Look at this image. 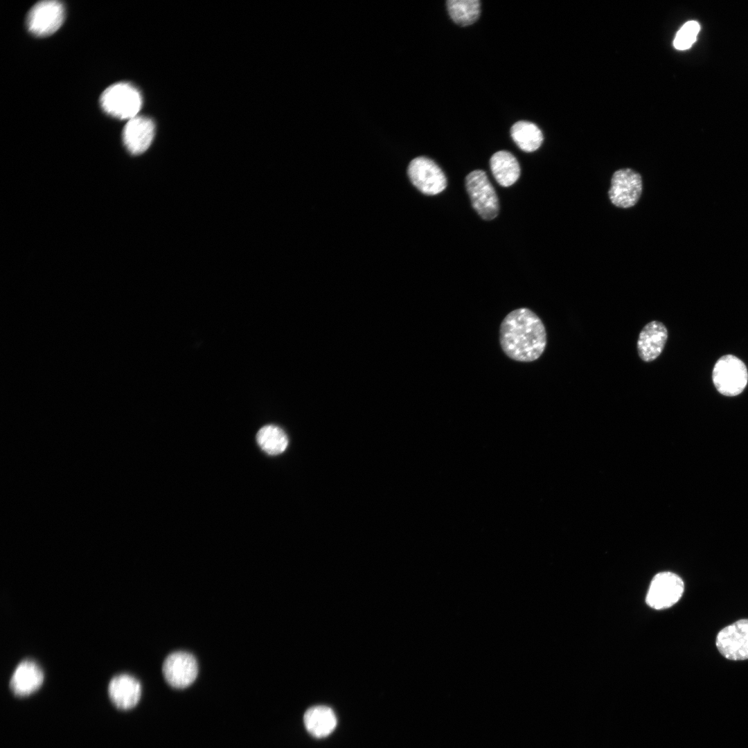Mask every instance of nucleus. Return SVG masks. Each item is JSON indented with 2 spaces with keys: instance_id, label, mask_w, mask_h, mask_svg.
I'll return each instance as SVG.
<instances>
[{
  "instance_id": "nucleus-7",
  "label": "nucleus",
  "mask_w": 748,
  "mask_h": 748,
  "mask_svg": "<svg viewBox=\"0 0 748 748\" xmlns=\"http://www.w3.org/2000/svg\"><path fill=\"white\" fill-rule=\"evenodd\" d=\"M64 19V8L57 1H43L36 3L27 18L29 31L39 37L48 36L59 29Z\"/></svg>"
},
{
  "instance_id": "nucleus-6",
  "label": "nucleus",
  "mask_w": 748,
  "mask_h": 748,
  "mask_svg": "<svg viewBox=\"0 0 748 748\" xmlns=\"http://www.w3.org/2000/svg\"><path fill=\"white\" fill-rule=\"evenodd\" d=\"M407 173L411 183L425 195H437L447 186V179L441 168L425 157L413 159L409 165Z\"/></svg>"
},
{
  "instance_id": "nucleus-14",
  "label": "nucleus",
  "mask_w": 748,
  "mask_h": 748,
  "mask_svg": "<svg viewBox=\"0 0 748 748\" xmlns=\"http://www.w3.org/2000/svg\"><path fill=\"white\" fill-rule=\"evenodd\" d=\"M44 673L34 661L25 660L15 670L10 681V688L15 696L24 697L36 691L42 684Z\"/></svg>"
},
{
  "instance_id": "nucleus-11",
  "label": "nucleus",
  "mask_w": 748,
  "mask_h": 748,
  "mask_svg": "<svg viewBox=\"0 0 748 748\" xmlns=\"http://www.w3.org/2000/svg\"><path fill=\"white\" fill-rule=\"evenodd\" d=\"M154 133L155 126L150 118L136 116L126 123L123 132V141L132 154L138 155L148 149Z\"/></svg>"
},
{
  "instance_id": "nucleus-5",
  "label": "nucleus",
  "mask_w": 748,
  "mask_h": 748,
  "mask_svg": "<svg viewBox=\"0 0 748 748\" xmlns=\"http://www.w3.org/2000/svg\"><path fill=\"white\" fill-rule=\"evenodd\" d=\"M684 590V584L679 576L670 571L660 572L650 582L645 602L653 609H666L680 599Z\"/></svg>"
},
{
  "instance_id": "nucleus-17",
  "label": "nucleus",
  "mask_w": 748,
  "mask_h": 748,
  "mask_svg": "<svg viewBox=\"0 0 748 748\" xmlns=\"http://www.w3.org/2000/svg\"><path fill=\"white\" fill-rule=\"evenodd\" d=\"M510 134L516 145L526 152L537 150L543 141L541 130L536 125L528 121L515 123L511 127Z\"/></svg>"
},
{
  "instance_id": "nucleus-9",
  "label": "nucleus",
  "mask_w": 748,
  "mask_h": 748,
  "mask_svg": "<svg viewBox=\"0 0 748 748\" xmlns=\"http://www.w3.org/2000/svg\"><path fill=\"white\" fill-rule=\"evenodd\" d=\"M162 673L172 687L184 688L193 683L198 674V664L190 653L178 651L170 654L164 660Z\"/></svg>"
},
{
  "instance_id": "nucleus-8",
  "label": "nucleus",
  "mask_w": 748,
  "mask_h": 748,
  "mask_svg": "<svg viewBox=\"0 0 748 748\" xmlns=\"http://www.w3.org/2000/svg\"><path fill=\"white\" fill-rule=\"evenodd\" d=\"M642 193L641 175L630 168L616 170L612 175L609 197L617 207L627 208L633 206Z\"/></svg>"
},
{
  "instance_id": "nucleus-18",
  "label": "nucleus",
  "mask_w": 748,
  "mask_h": 748,
  "mask_svg": "<svg viewBox=\"0 0 748 748\" xmlns=\"http://www.w3.org/2000/svg\"><path fill=\"white\" fill-rule=\"evenodd\" d=\"M256 440L262 450L269 455L283 453L288 445V438L285 431L273 425L260 428L256 434Z\"/></svg>"
},
{
  "instance_id": "nucleus-20",
  "label": "nucleus",
  "mask_w": 748,
  "mask_h": 748,
  "mask_svg": "<svg viewBox=\"0 0 748 748\" xmlns=\"http://www.w3.org/2000/svg\"><path fill=\"white\" fill-rule=\"evenodd\" d=\"M700 30V26L697 21L686 22L675 35L673 41L674 47L679 51L690 48L696 41Z\"/></svg>"
},
{
  "instance_id": "nucleus-16",
  "label": "nucleus",
  "mask_w": 748,
  "mask_h": 748,
  "mask_svg": "<svg viewBox=\"0 0 748 748\" xmlns=\"http://www.w3.org/2000/svg\"><path fill=\"white\" fill-rule=\"evenodd\" d=\"M492 173L499 184L508 187L513 185L520 175V167L513 154L506 150L495 152L490 159Z\"/></svg>"
},
{
  "instance_id": "nucleus-12",
  "label": "nucleus",
  "mask_w": 748,
  "mask_h": 748,
  "mask_svg": "<svg viewBox=\"0 0 748 748\" xmlns=\"http://www.w3.org/2000/svg\"><path fill=\"white\" fill-rule=\"evenodd\" d=\"M108 695L117 709L128 710L138 704L141 695V686L133 676L127 674L118 675L109 682Z\"/></svg>"
},
{
  "instance_id": "nucleus-1",
  "label": "nucleus",
  "mask_w": 748,
  "mask_h": 748,
  "mask_svg": "<svg viewBox=\"0 0 748 748\" xmlns=\"http://www.w3.org/2000/svg\"><path fill=\"white\" fill-rule=\"evenodd\" d=\"M499 342L503 352L511 359L531 362L539 359L545 350L546 331L533 311L520 308L510 312L502 320Z\"/></svg>"
},
{
  "instance_id": "nucleus-13",
  "label": "nucleus",
  "mask_w": 748,
  "mask_h": 748,
  "mask_svg": "<svg viewBox=\"0 0 748 748\" xmlns=\"http://www.w3.org/2000/svg\"><path fill=\"white\" fill-rule=\"evenodd\" d=\"M668 339V330L658 321L648 323L639 333L637 351L645 362L656 359L662 353Z\"/></svg>"
},
{
  "instance_id": "nucleus-4",
  "label": "nucleus",
  "mask_w": 748,
  "mask_h": 748,
  "mask_svg": "<svg viewBox=\"0 0 748 748\" xmlns=\"http://www.w3.org/2000/svg\"><path fill=\"white\" fill-rule=\"evenodd\" d=\"M465 187L473 208L483 219L491 220L497 216L498 197L483 170L470 172L465 177Z\"/></svg>"
},
{
  "instance_id": "nucleus-2",
  "label": "nucleus",
  "mask_w": 748,
  "mask_h": 748,
  "mask_svg": "<svg viewBox=\"0 0 748 748\" xmlns=\"http://www.w3.org/2000/svg\"><path fill=\"white\" fill-rule=\"evenodd\" d=\"M713 384L719 393L734 397L742 393L748 384V370L738 357L727 354L720 357L712 371Z\"/></svg>"
},
{
  "instance_id": "nucleus-10",
  "label": "nucleus",
  "mask_w": 748,
  "mask_h": 748,
  "mask_svg": "<svg viewBox=\"0 0 748 748\" xmlns=\"http://www.w3.org/2000/svg\"><path fill=\"white\" fill-rule=\"evenodd\" d=\"M719 652L731 660L748 659V619H741L719 632L716 638Z\"/></svg>"
},
{
  "instance_id": "nucleus-19",
  "label": "nucleus",
  "mask_w": 748,
  "mask_h": 748,
  "mask_svg": "<svg viewBox=\"0 0 748 748\" xmlns=\"http://www.w3.org/2000/svg\"><path fill=\"white\" fill-rule=\"evenodd\" d=\"M447 8L452 19L463 26L475 22L480 15L479 0H449Z\"/></svg>"
},
{
  "instance_id": "nucleus-3",
  "label": "nucleus",
  "mask_w": 748,
  "mask_h": 748,
  "mask_svg": "<svg viewBox=\"0 0 748 748\" xmlns=\"http://www.w3.org/2000/svg\"><path fill=\"white\" fill-rule=\"evenodd\" d=\"M143 99L140 91L127 82L112 84L100 97V105L109 115L119 119H131L137 116Z\"/></svg>"
},
{
  "instance_id": "nucleus-15",
  "label": "nucleus",
  "mask_w": 748,
  "mask_h": 748,
  "mask_svg": "<svg viewBox=\"0 0 748 748\" xmlns=\"http://www.w3.org/2000/svg\"><path fill=\"white\" fill-rule=\"evenodd\" d=\"M307 731L316 738H323L330 734L337 725V718L333 711L326 706H314L308 709L303 717Z\"/></svg>"
}]
</instances>
